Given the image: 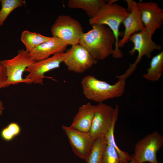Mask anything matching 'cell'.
<instances>
[{
    "mask_svg": "<svg viewBox=\"0 0 163 163\" xmlns=\"http://www.w3.org/2000/svg\"><path fill=\"white\" fill-rule=\"evenodd\" d=\"M91 26V30L82 34L78 44L83 46L95 60H103L112 54L115 37L110 29L104 25Z\"/></svg>",
    "mask_w": 163,
    "mask_h": 163,
    "instance_id": "obj_1",
    "label": "cell"
},
{
    "mask_svg": "<svg viewBox=\"0 0 163 163\" xmlns=\"http://www.w3.org/2000/svg\"><path fill=\"white\" fill-rule=\"evenodd\" d=\"M110 0L106 3L94 17L89 18V24L106 25L112 32L115 38L113 53V57L121 58L123 55L118 46L119 38L120 35L119 27L124 19L129 15V12L125 8Z\"/></svg>",
    "mask_w": 163,
    "mask_h": 163,
    "instance_id": "obj_2",
    "label": "cell"
},
{
    "mask_svg": "<svg viewBox=\"0 0 163 163\" xmlns=\"http://www.w3.org/2000/svg\"><path fill=\"white\" fill-rule=\"evenodd\" d=\"M118 78L116 83L111 85L98 79L94 76L86 75L81 82L83 94L88 99L98 103L121 97L124 91L126 79Z\"/></svg>",
    "mask_w": 163,
    "mask_h": 163,
    "instance_id": "obj_3",
    "label": "cell"
},
{
    "mask_svg": "<svg viewBox=\"0 0 163 163\" xmlns=\"http://www.w3.org/2000/svg\"><path fill=\"white\" fill-rule=\"evenodd\" d=\"M17 54L12 59L0 61V63L5 68L7 79L2 88L20 83L31 84L32 81L23 78L24 72L29 66L35 62L30 57L29 53L25 50H18Z\"/></svg>",
    "mask_w": 163,
    "mask_h": 163,
    "instance_id": "obj_4",
    "label": "cell"
},
{
    "mask_svg": "<svg viewBox=\"0 0 163 163\" xmlns=\"http://www.w3.org/2000/svg\"><path fill=\"white\" fill-rule=\"evenodd\" d=\"M119 114V106L114 108L103 103L95 105L94 116L89 133L94 139L105 136L113 123L117 120Z\"/></svg>",
    "mask_w": 163,
    "mask_h": 163,
    "instance_id": "obj_5",
    "label": "cell"
},
{
    "mask_svg": "<svg viewBox=\"0 0 163 163\" xmlns=\"http://www.w3.org/2000/svg\"><path fill=\"white\" fill-rule=\"evenodd\" d=\"M51 31L53 37L72 46L78 44L84 33L80 23L69 15L59 16L52 25Z\"/></svg>",
    "mask_w": 163,
    "mask_h": 163,
    "instance_id": "obj_6",
    "label": "cell"
},
{
    "mask_svg": "<svg viewBox=\"0 0 163 163\" xmlns=\"http://www.w3.org/2000/svg\"><path fill=\"white\" fill-rule=\"evenodd\" d=\"M152 37L145 30L136 33L130 36L129 40L133 43L134 46L129 53L130 55L133 56L137 51L138 55L135 62L130 65L125 73L118 76L119 77L126 79L136 69L142 56H145L150 58L151 54L154 50H161V46L154 42Z\"/></svg>",
    "mask_w": 163,
    "mask_h": 163,
    "instance_id": "obj_7",
    "label": "cell"
},
{
    "mask_svg": "<svg viewBox=\"0 0 163 163\" xmlns=\"http://www.w3.org/2000/svg\"><path fill=\"white\" fill-rule=\"evenodd\" d=\"M163 144V136L156 131L137 142L133 155L139 163H160L157 160V153L162 147Z\"/></svg>",
    "mask_w": 163,
    "mask_h": 163,
    "instance_id": "obj_8",
    "label": "cell"
},
{
    "mask_svg": "<svg viewBox=\"0 0 163 163\" xmlns=\"http://www.w3.org/2000/svg\"><path fill=\"white\" fill-rule=\"evenodd\" d=\"M67 51L56 53L46 59L35 62L26 69L25 72L28 73L26 78L31 80L35 84H43L44 74L53 69L58 68L67 56Z\"/></svg>",
    "mask_w": 163,
    "mask_h": 163,
    "instance_id": "obj_9",
    "label": "cell"
},
{
    "mask_svg": "<svg viewBox=\"0 0 163 163\" xmlns=\"http://www.w3.org/2000/svg\"><path fill=\"white\" fill-rule=\"evenodd\" d=\"M67 51L69 53L63 62L70 71L83 73L90 68L96 62L88 51L79 44L72 46Z\"/></svg>",
    "mask_w": 163,
    "mask_h": 163,
    "instance_id": "obj_10",
    "label": "cell"
},
{
    "mask_svg": "<svg viewBox=\"0 0 163 163\" xmlns=\"http://www.w3.org/2000/svg\"><path fill=\"white\" fill-rule=\"evenodd\" d=\"M137 3L145 30L152 36L163 24V10L158 3L151 1Z\"/></svg>",
    "mask_w": 163,
    "mask_h": 163,
    "instance_id": "obj_11",
    "label": "cell"
},
{
    "mask_svg": "<svg viewBox=\"0 0 163 163\" xmlns=\"http://www.w3.org/2000/svg\"><path fill=\"white\" fill-rule=\"evenodd\" d=\"M62 128L68 137L74 153L85 161L90 152L94 139L89 133L79 131L70 126L62 125Z\"/></svg>",
    "mask_w": 163,
    "mask_h": 163,
    "instance_id": "obj_12",
    "label": "cell"
},
{
    "mask_svg": "<svg viewBox=\"0 0 163 163\" xmlns=\"http://www.w3.org/2000/svg\"><path fill=\"white\" fill-rule=\"evenodd\" d=\"M126 1L130 12L122 22L125 27V31L123 37L119 40L118 43L119 48L125 45L131 35L137 32L145 30L141 19L137 2L132 0Z\"/></svg>",
    "mask_w": 163,
    "mask_h": 163,
    "instance_id": "obj_13",
    "label": "cell"
},
{
    "mask_svg": "<svg viewBox=\"0 0 163 163\" xmlns=\"http://www.w3.org/2000/svg\"><path fill=\"white\" fill-rule=\"evenodd\" d=\"M68 46L62 40L53 37L51 40L40 45L29 53L32 59L37 62L48 58L51 55L64 52Z\"/></svg>",
    "mask_w": 163,
    "mask_h": 163,
    "instance_id": "obj_14",
    "label": "cell"
},
{
    "mask_svg": "<svg viewBox=\"0 0 163 163\" xmlns=\"http://www.w3.org/2000/svg\"><path fill=\"white\" fill-rule=\"evenodd\" d=\"M95 108V105H92L89 102L80 107L70 126L82 132L89 133Z\"/></svg>",
    "mask_w": 163,
    "mask_h": 163,
    "instance_id": "obj_15",
    "label": "cell"
},
{
    "mask_svg": "<svg viewBox=\"0 0 163 163\" xmlns=\"http://www.w3.org/2000/svg\"><path fill=\"white\" fill-rule=\"evenodd\" d=\"M106 3L104 0H69L67 5L70 8L83 9L91 18L94 16Z\"/></svg>",
    "mask_w": 163,
    "mask_h": 163,
    "instance_id": "obj_16",
    "label": "cell"
},
{
    "mask_svg": "<svg viewBox=\"0 0 163 163\" xmlns=\"http://www.w3.org/2000/svg\"><path fill=\"white\" fill-rule=\"evenodd\" d=\"M48 37L36 32L24 30L21 33V40L24 45L26 50L30 53L41 44L51 40Z\"/></svg>",
    "mask_w": 163,
    "mask_h": 163,
    "instance_id": "obj_17",
    "label": "cell"
},
{
    "mask_svg": "<svg viewBox=\"0 0 163 163\" xmlns=\"http://www.w3.org/2000/svg\"><path fill=\"white\" fill-rule=\"evenodd\" d=\"M163 70V51L153 56L150 63L147 72L143 75L145 79L149 81H158L162 75Z\"/></svg>",
    "mask_w": 163,
    "mask_h": 163,
    "instance_id": "obj_18",
    "label": "cell"
},
{
    "mask_svg": "<svg viewBox=\"0 0 163 163\" xmlns=\"http://www.w3.org/2000/svg\"><path fill=\"white\" fill-rule=\"evenodd\" d=\"M105 136L94 139L90 153L85 161L87 163H102L104 150L107 145Z\"/></svg>",
    "mask_w": 163,
    "mask_h": 163,
    "instance_id": "obj_19",
    "label": "cell"
},
{
    "mask_svg": "<svg viewBox=\"0 0 163 163\" xmlns=\"http://www.w3.org/2000/svg\"><path fill=\"white\" fill-rule=\"evenodd\" d=\"M24 0H2L0 10V27L2 26L10 14L18 8L25 5Z\"/></svg>",
    "mask_w": 163,
    "mask_h": 163,
    "instance_id": "obj_20",
    "label": "cell"
},
{
    "mask_svg": "<svg viewBox=\"0 0 163 163\" xmlns=\"http://www.w3.org/2000/svg\"><path fill=\"white\" fill-rule=\"evenodd\" d=\"M116 122H114L113 123L105 136L106 143L107 145L113 147L116 151L119 157L120 162L127 163L131 160V155L127 152L120 149L116 144L114 136V130Z\"/></svg>",
    "mask_w": 163,
    "mask_h": 163,
    "instance_id": "obj_21",
    "label": "cell"
},
{
    "mask_svg": "<svg viewBox=\"0 0 163 163\" xmlns=\"http://www.w3.org/2000/svg\"><path fill=\"white\" fill-rule=\"evenodd\" d=\"M20 126L16 123H11L4 128L1 132L2 138L6 141L12 140L20 133Z\"/></svg>",
    "mask_w": 163,
    "mask_h": 163,
    "instance_id": "obj_22",
    "label": "cell"
},
{
    "mask_svg": "<svg viewBox=\"0 0 163 163\" xmlns=\"http://www.w3.org/2000/svg\"><path fill=\"white\" fill-rule=\"evenodd\" d=\"M119 158L115 149L107 145L103 153L102 163H119Z\"/></svg>",
    "mask_w": 163,
    "mask_h": 163,
    "instance_id": "obj_23",
    "label": "cell"
},
{
    "mask_svg": "<svg viewBox=\"0 0 163 163\" xmlns=\"http://www.w3.org/2000/svg\"><path fill=\"white\" fill-rule=\"evenodd\" d=\"M6 79V69L0 63V89L2 88Z\"/></svg>",
    "mask_w": 163,
    "mask_h": 163,
    "instance_id": "obj_24",
    "label": "cell"
},
{
    "mask_svg": "<svg viewBox=\"0 0 163 163\" xmlns=\"http://www.w3.org/2000/svg\"><path fill=\"white\" fill-rule=\"evenodd\" d=\"M119 163H123L122 162H119ZM127 163H139L135 158L133 154L131 155V160Z\"/></svg>",
    "mask_w": 163,
    "mask_h": 163,
    "instance_id": "obj_25",
    "label": "cell"
},
{
    "mask_svg": "<svg viewBox=\"0 0 163 163\" xmlns=\"http://www.w3.org/2000/svg\"><path fill=\"white\" fill-rule=\"evenodd\" d=\"M4 110V107L3 103L1 101H0V115L2 114Z\"/></svg>",
    "mask_w": 163,
    "mask_h": 163,
    "instance_id": "obj_26",
    "label": "cell"
}]
</instances>
